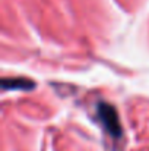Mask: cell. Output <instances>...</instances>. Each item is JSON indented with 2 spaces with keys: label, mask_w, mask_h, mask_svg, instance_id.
Listing matches in <instances>:
<instances>
[{
  "label": "cell",
  "mask_w": 149,
  "mask_h": 151,
  "mask_svg": "<svg viewBox=\"0 0 149 151\" xmlns=\"http://www.w3.org/2000/svg\"><path fill=\"white\" fill-rule=\"evenodd\" d=\"M98 116L102 120V123L105 125L108 134L113 138H118L121 134L120 129V123H118V117H117V111L114 110V107L108 106V104H99L98 107Z\"/></svg>",
  "instance_id": "obj_1"
}]
</instances>
